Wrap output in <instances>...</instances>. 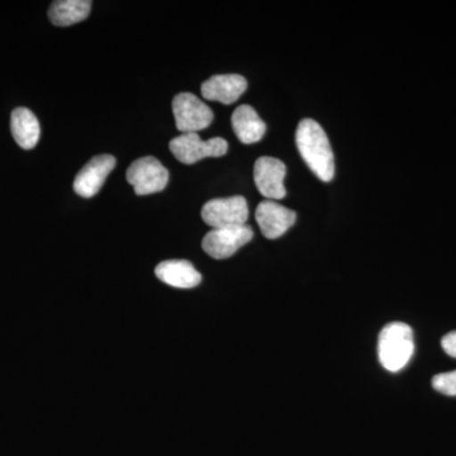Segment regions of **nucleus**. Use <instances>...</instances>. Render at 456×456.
Masks as SVG:
<instances>
[{
    "mask_svg": "<svg viewBox=\"0 0 456 456\" xmlns=\"http://www.w3.org/2000/svg\"><path fill=\"white\" fill-rule=\"evenodd\" d=\"M155 274L163 283L179 289L196 288L202 281V275L185 260L163 261L156 266Z\"/></svg>",
    "mask_w": 456,
    "mask_h": 456,
    "instance_id": "f8f14e48",
    "label": "nucleus"
},
{
    "mask_svg": "<svg viewBox=\"0 0 456 456\" xmlns=\"http://www.w3.org/2000/svg\"><path fill=\"white\" fill-rule=\"evenodd\" d=\"M255 217H256L261 233L266 239L275 240L283 236L296 224L297 215L292 209L287 208L274 200H264L257 206Z\"/></svg>",
    "mask_w": 456,
    "mask_h": 456,
    "instance_id": "9d476101",
    "label": "nucleus"
},
{
    "mask_svg": "<svg viewBox=\"0 0 456 456\" xmlns=\"http://www.w3.org/2000/svg\"><path fill=\"white\" fill-rule=\"evenodd\" d=\"M126 176L137 196L159 193L169 183V171L154 156H146L132 163Z\"/></svg>",
    "mask_w": 456,
    "mask_h": 456,
    "instance_id": "20e7f679",
    "label": "nucleus"
},
{
    "mask_svg": "<svg viewBox=\"0 0 456 456\" xmlns=\"http://www.w3.org/2000/svg\"><path fill=\"white\" fill-rule=\"evenodd\" d=\"M413 353L415 341L410 326L393 322L384 327L378 342V355L384 369L397 373L410 362Z\"/></svg>",
    "mask_w": 456,
    "mask_h": 456,
    "instance_id": "f03ea898",
    "label": "nucleus"
},
{
    "mask_svg": "<svg viewBox=\"0 0 456 456\" xmlns=\"http://www.w3.org/2000/svg\"><path fill=\"white\" fill-rule=\"evenodd\" d=\"M11 130L14 140L22 149L31 150L40 141V122L28 108H16L12 112Z\"/></svg>",
    "mask_w": 456,
    "mask_h": 456,
    "instance_id": "4468645a",
    "label": "nucleus"
},
{
    "mask_svg": "<svg viewBox=\"0 0 456 456\" xmlns=\"http://www.w3.org/2000/svg\"><path fill=\"white\" fill-rule=\"evenodd\" d=\"M231 123L237 139L245 145L259 142L266 132L265 123L260 118L256 110L248 104L236 108L231 117Z\"/></svg>",
    "mask_w": 456,
    "mask_h": 456,
    "instance_id": "ddd939ff",
    "label": "nucleus"
},
{
    "mask_svg": "<svg viewBox=\"0 0 456 456\" xmlns=\"http://www.w3.org/2000/svg\"><path fill=\"white\" fill-rule=\"evenodd\" d=\"M296 143L303 161L317 178L331 182L335 175L334 152L320 123L314 119H303L297 128Z\"/></svg>",
    "mask_w": 456,
    "mask_h": 456,
    "instance_id": "f257e3e1",
    "label": "nucleus"
},
{
    "mask_svg": "<svg viewBox=\"0 0 456 456\" xmlns=\"http://www.w3.org/2000/svg\"><path fill=\"white\" fill-rule=\"evenodd\" d=\"M170 151L180 163L191 165L206 158H220L227 154L228 143L221 137L203 141L198 134H182L170 141Z\"/></svg>",
    "mask_w": 456,
    "mask_h": 456,
    "instance_id": "7ed1b4c3",
    "label": "nucleus"
},
{
    "mask_svg": "<svg viewBox=\"0 0 456 456\" xmlns=\"http://www.w3.org/2000/svg\"><path fill=\"white\" fill-rule=\"evenodd\" d=\"M92 9L89 0H57L51 5L49 18L55 26L68 27L86 20Z\"/></svg>",
    "mask_w": 456,
    "mask_h": 456,
    "instance_id": "2eb2a0df",
    "label": "nucleus"
},
{
    "mask_svg": "<svg viewBox=\"0 0 456 456\" xmlns=\"http://www.w3.org/2000/svg\"><path fill=\"white\" fill-rule=\"evenodd\" d=\"M287 167L283 161L272 156H261L254 167V180L261 196L268 200H283L287 196L284 178Z\"/></svg>",
    "mask_w": 456,
    "mask_h": 456,
    "instance_id": "6e6552de",
    "label": "nucleus"
},
{
    "mask_svg": "<svg viewBox=\"0 0 456 456\" xmlns=\"http://www.w3.org/2000/svg\"><path fill=\"white\" fill-rule=\"evenodd\" d=\"M248 89V82L239 74L215 75L200 86V92L207 101L232 104Z\"/></svg>",
    "mask_w": 456,
    "mask_h": 456,
    "instance_id": "9b49d317",
    "label": "nucleus"
},
{
    "mask_svg": "<svg viewBox=\"0 0 456 456\" xmlns=\"http://www.w3.org/2000/svg\"><path fill=\"white\" fill-rule=\"evenodd\" d=\"M202 218L212 228L244 226L248 218L244 197L218 198L204 204Z\"/></svg>",
    "mask_w": 456,
    "mask_h": 456,
    "instance_id": "0eeeda50",
    "label": "nucleus"
},
{
    "mask_svg": "<svg viewBox=\"0 0 456 456\" xmlns=\"http://www.w3.org/2000/svg\"><path fill=\"white\" fill-rule=\"evenodd\" d=\"M444 351L452 358L456 359V331L450 332L441 341Z\"/></svg>",
    "mask_w": 456,
    "mask_h": 456,
    "instance_id": "f3484780",
    "label": "nucleus"
},
{
    "mask_svg": "<svg viewBox=\"0 0 456 456\" xmlns=\"http://www.w3.org/2000/svg\"><path fill=\"white\" fill-rule=\"evenodd\" d=\"M176 128L182 134H198L213 122L211 108L191 93H180L173 101Z\"/></svg>",
    "mask_w": 456,
    "mask_h": 456,
    "instance_id": "39448f33",
    "label": "nucleus"
},
{
    "mask_svg": "<svg viewBox=\"0 0 456 456\" xmlns=\"http://www.w3.org/2000/svg\"><path fill=\"white\" fill-rule=\"evenodd\" d=\"M253 228L244 226L213 228L202 241L203 250L213 259L222 260L232 256L242 246L253 240Z\"/></svg>",
    "mask_w": 456,
    "mask_h": 456,
    "instance_id": "423d86ee",
    "label": "nucleus"
},
{
    "mask_svg": "<svg viewBox=\"0 0 456 456\" xmlns=\"http://www.w3.org/2000/svg\"><path fill=\"white\" fill-rule=\"evenodd\" d=\"M435 391L445 395H456V370L449 373L437 374L432 379Z\"/></svg>",
    "mask_w": 456,
    "mask_h": 456,
    "instance_id": "dca6fc26",
    "label": "nucleus"
},
{
    "mask_svg": "<svg viewBox=\"0 0 456 456\" xmlns=\"http://www.w3.org/2000/svg\"><path fill=\"white\" fill-rule=\"evenodd\" d=\"M116 167V159L112 155H98L93 158L74 180V191L77 196L92 198L101 191L107 176Z\"/></svg>",
    "mask_w": 456,
    "mask_h": 456,
    "instance_id": "1a4fd4ad",
    "label": "nucleus"
}]
</instances>
